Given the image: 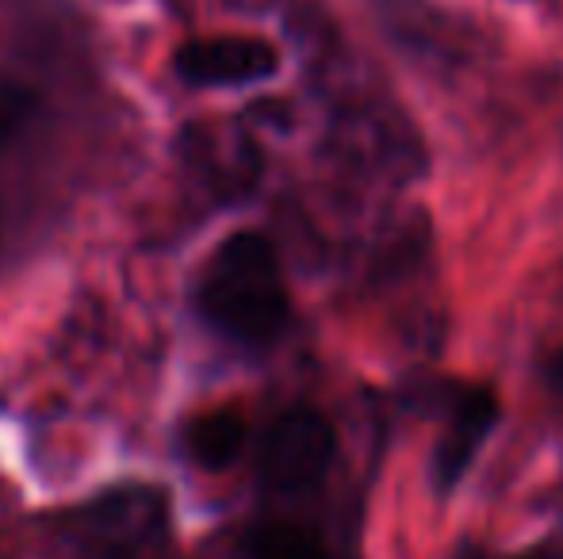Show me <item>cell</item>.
I'll return each mask as SVG.
<instances>
[{
	"label": "cell",
	"instance_id": "1",
	"mask_svg": "<svg viewBox=\"0 0 563 559\" xmlns=\"http://www.w3.org/2000/svg\"><path fill=\"white\" fill-rule=\"evenodd\" d=\"M200 314L230 342L265 349L288 322V288L273 242L257 231L230 234L196 288Z\"/></svg>",
	"mask_w": 563,
	"mask_h": 559
},
{
	"label": "cell",
	"instance_id": "2",
	"mask_svg": "<svg viewBox=\"0 0 563 559\" xmlns=\"http://www.w3.org/2000/svg\"><path fill=\"white\" fill-rule=\"evenodd\" d=\"M334 460V425L311 406L284 411L261 445V479L273 491H307Z\"/></svg>",
	"mask_w": 563,
	"mask_h": 559
},
{
	"label": "cell",
	"instance_id": "3",
	"mask_svg": "<svg viewBox=\"0 0 563 559\" xmlns=\"http://www.w3.org/2000/svg\"><path fill=\"white\" fill-rule=\"evenodd\" d=\"M173 69L188 85H253L280 69V54L257 35H211L192 38L173 54Z\"/></svg>",
	"mask_w": 563,
	"mask_h": 559
},
{
	"label": "cell",
	"instance_id": "4",
	"mask_svg": "<svg viewBox=\"0 0 563 559\" xmlns=\"http://www.w3.org/2000/svg\"><path fill=\"white\" fill-rule=\"evenodd\" d=\"M498 422V399L487 388H467L456 395L449 411V425L438 440V456H433V476H438L441 491H452L467 468H472L475 452L487 440V433Z\"/></svg>",
	"mask_w": 563,
	"mask_h": 559
},
{
	"label": "cell",
	"instance_id": "5",
	"mask_svg": "<svg viewBox=\"0 0 563 559\" xmlns=\"http://www.w3.org/2000/svg\"><path fill=\"white\" fill-rule=\"evenodd\" d=\"M245 445V418L234 406H219L200 418L188 422L185 448L192 456V463H200L203 471H223L238 460Z\"/></svg>",
	"mask_w": 563,
	"mask_h": 559
},
{
	"label": "cell",
	"instance_id": "6",
	"mask_svg": "<svg viewBox=\"0 0 563 559\" xmlns=\"http://www.w3.org/2000/svg\"><path fill=\"white\" fill-rule=\"evenodd\" d=\"M250 559H330L327 545L314 529L299 522H261L245 537Z\"/></svg>",
	"mask_w": 563,
	"mask_h": 559
},
{
	"label": "cell",
	"instance_id": "7",
	"mask_svg": "<svg viewBox=\"0 0 563 559\" xmlns=\"http://www.w3.org/2000/svg\"><path fill=\"white\" fill-rule=\"evenodd\" d=\"M27 112H31L27 92H23L15 81H8V77H0V142H8L23 127Z\"/></svg>",
	"mask_w": 563,
	"mask_h": 559
},
{
	"label": "cell",
	"instance_id": "8",
	"mask_svg": "<svg viewBox=\"0 0 563 559\" xmlns=\"http://www.w3.org/2000/svg\"><path fill=\"white\" fill-rule=\"evenodd\" d=\"M549 376H552V383H556V388L563 391V349L556 353V357H552V365H549Z\"/></svg>",
	"mask_w": 563,
	"mask_h": 559
},
{
	"label": "cell",
	"instance_id": "9",
	"mask_svg": "<svg viewBox=\"0 0 563 559\" xmlns=\"http://www.w3.org/2000/svg\"><path fill=\"white\" fill-rule=\"evenodd\" d=\"M467 559H479V556H467Z\"/></svg>",
	"mask_w": 563,
	"mask_h": 559
}]
</instances>
